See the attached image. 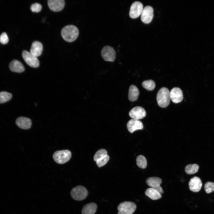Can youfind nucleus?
Instances as JSON below:
<instances>
[{
	"label": "nucleus",
	"mask_w": 214,
	"mask_h": 214,
	"mask_svg": "<svg viewBox=\"0 0 214 214\" xmlns=\"http://www.w3.org/2000/svg\"><path fill=\"white\" fill-rule=\"evenodd\" d=\"M43 51V45L41 42L37 41L33 42L30 50L32 54L37 57L41 55Z\"/></svg>",
	"instance_id": "f3484780"
},
{
	"label": "nucleus",
	"mask_w": 214,
	"mask_h": 214,
	"mask_svg": "<svg viewBox=\"0 0 214 214\" xmlns=\"http://www.w3.org/2000/svg\"><path fill=\"white\" fill-rule=\"evenodd\" d=\"M188 185L189 189L191 191L197 192L201 190L202 186V182L199 177L195 176L190 179Z\"/></svg>",
	"instance_id": "4468645a"
},
{
	"label": "nucleus",
	"mask_w": 214,
	"mask_h": 214,
	"mask_svg": "<svg viewBox=\"0 0 214 214\" xmlns=\"http://www.w3.org/2000/svg\"><path fill=\"white\" fill-rule=\"evenodd\" d=\"M12 97V94L5 91L0 92V103H2L9 101Z\"/></svg>",
	"instance_id": "393cba45"
},
{
	"label": "nucleus",
	"mask_w": 214,
	"mask_h": 214,
	"mask_svg": "<svg viewBox=\"0 0 214 214\" xmlns=\"http://www.w3.org/2000/svg\"><path fill=\"white\" fill-rule=\"evenodd\" d=\"M97 208V205L95 203L87 204L83 206L82 210V214H95Z\"/></svg>",
	"instance_id": "6ab92c4d"
},
{
	"label": "nucleus",
	"mask_w": 214,
	"mask_h": 214,
	"mask_svg": "<svg viewBox=\"0 0 214 214\" xmlns=\"http://www.w3.org/2000/svg\"><path fill=\"white\" fill-rule=\"evenodd\" d=\"M143 10V5L139 1H135L132 4L130 9L129 16L132 18H136L141 14Z\"/></svg>",
	"instance_id": "6e6552de"
},
{
	"label": "nucleus",
	"mask_w": 214,
	"mask_h": 214,
	"mask_svg": "<svg viewBox=\"0 0 214 214\" xmlns=\"http://www.w3.org/2000/svg\"><path fill=\"white\" fill-rule=\"evenodd\" d=\"M136 162L137 166L141 169H145L147 166V160L145 157L142 155H139L137 157Z\"/></svg>",
	"instance_id": "5701e85b"
},
{
	"label": "nucleus",
	"mask_w": 214,
	"mask_h": 214,
	"mask_svg": "<svg viewBox=\"0 0 214 214\" xmlns=\"http://www.w3.org/2000/svg\"><path fill=\"white\" fill-rule=\"evenodd\" d=\"M48 4L49 9L54 12H59L64 8L65 2L64 0H48Z\"/></svg>",
	"instance_id": "ddd939ff"
},
{
	"label": "nucleus",
	"mask_w": 214,
	"mask_h": 214,
	"mask_svg": "<svg viewBox=\"0 0 214 214\" xmlns=\"http://www.w3.org/2000/svg\"><path fill=\"white\" fill-rule=\"evenodd\" d=\"M170 97L171 100L174 103L181 102L183 99L182 91L179 88L175 87L172 88L170 92Z\"/></svg>",
	"instance_id": "f8f14e48"
},
{
	"label": "nucleus",
	"mask_w": 214,
	"mask_h": 214,
	"mask_svg": "<svg viewBox=\"0 0 214 214\" xmlns=\"http://www.w3.org/2000/svg\"><path fill=\"white\" fill-rule=\"evenodd\" d=\"M145 194L153 200H156L161 198V193L157 190L152 188H147L145 192Z\"/></svg>",
	"instance_id": "aec40b11"
},
{
	"label": "nucleus",
	"mask_w": 214,
	"mask_h": 214,
	"mask_svg": "<svg viewBox=\"0 0 214 214\" xmlns=\"http://www.w3.org/2000/svg\"><path fill=\"white\" fill-rule=\"evenodd\" d=\"M72 155L71 152L68 150L57 151L53 154V157L54 161L58 163L62 164L68 162Z\"/></svg>",
	"instance_id": "7ed1b4c3"
},
{
	"label": "nucleus",
	"mask_w": 214,
	"mask_h": 214,
	"mask_svg": "<svg viewBox=\"0 0 214 214\" xmlns=\"http://www.w3.org/2000/svg\"><path fill=\"white\" fill-rule=\"evenodd\" d=\"M42 7L41 5L37 3L32 4L30 7V9L33 12H38L42 9Z\"/></svg>",
	"instance_id": "c85d7f7f"
},
{
	"label": "nucleus",
	"mask_w": 214,
	"mask_h": 214,
	"mask_svg": "<svg viewBox=\"0 0 214 214\" xmlns=\"http://www.w3.org/2000/svg\"><path fill=\"white\" fill-rule=\"evenodd\" d=\"M101 56L103 59L107 61L114 62L116 56L115 51L110 46H106L101 51Z\"/></svg>",
	"instance_id": "0eeeda50"
},
{
	"label": "nucleus",
	"mask_w": 214,
	"mask_h": 214,
	"mask_svg": "<svg viewBox=\"0 0 214 214\" xmlns=\"http://www.w3.org/2000/svg\"><path fill=\"white\" fill-rule=\"evenodd\" d=\"M136 208L135 204L132 202L125 201L120 203L117 207L118 214H133Z\"/></svg>",
	"instance_id": "39448f33"
},
{
	"label": "nucleus",
	"mask_w": 214,
	"mask_h": 214,
	"mask_svg": "<svg viewBox=\"0 0 214 214\" xmlns=\"http://www.w3.org/2000/svg\"><path fill=\"white\" fill-rule=\"evenodd\" d=\"M142 86L149 91H152L155 88V82L152 80L144 81L142 83Z\"/></svg>",
	"instance_id": "b1692460"
},
{
	"label": "nucleus",
	"mask_w": 214,
	"mask_h": 214,
	"mask_svg": "<svg viewBox=\"0 0 214 214\" xmlns=\"http://www.w3.org/2000/svg\"><path fill=\"white\" fill-rule=\"evenodd\" d=\"M127 127L129 132L132 133L137 130H142L143 128L142 123L140 120L131 119L128 121Z\"/></svg>",
	"instance_id": "2eb2a0df"
},
{
	"label": "nucleus",
	"mask_w": 214,
	"mask_h": 214,
	"mask_svg": "<svg viewBox=\"0 0 214 214\" xmlns=\"http://www.w3.org/2000/svg\"><path fill=\"white\" fill-rule=\"evenodd\" d=\"M9 41V39L7 34L4 32L2 33L0 36V42L3 44H5L7 43Z\"/></svg>",
	"instance_id": "c756f323"
},
{
	"label": "nucleus",
	"mask_w": 214,
	"mask_h": 214,
	"mask_svg": "<svg viewBox=\"0 0 214 214\" xmlns=\"http://www.w3.org/2000/svg\"><path fill=\"white\" fill-rule=\"evenodd\" d=\"M9 67L12 71L21 73L25 70V68L22 64L16 60H14L10 63Z\"/></svg>",
	"instance_id": "a211bd4d"
},
{
	"label": "nucleus",
	"mask_w": 214,
	"mask_h": 214,
	"mask_svg": "<svg viewBox=\"0 0 214 214\" xmlns=\"http://www.w3.org/2000/svg\"><path fill=\"white\" fill-rule=\"evenodd\" d=\"M109 159V157L108 155L98 160L96 162L97 166L100 167L105 165Z\"/></svg>",
	"instance_id": "cd10ccee"
},
{
	"label": "nucleus",
	"mask_w": 214,
	"mask_h": 214,
	"mask_svg": "<svg viewBox=\"0 0 214 214\" xmlns=\"http://www.w3.org/2000/svg\"><path fill=\"white\" fill-rule=\"evenodd\" d=\"M129 114L130 117L132 119L139 120L144 118L146 115V113L143 108L137 106L132 109Z\"/></svg>",
	"instance_id": "9b49d317"
},
{
	"label": "nucleus",
	"mask_w": 214,
	"mask_h": 214,
	"mask_svg": "<svg viewBox=\"0 0 214 214\" xmlns=\"http://www.w3.org/2000/svg\"><path fill=\"white\" fill-rule=\"evenodd\" d=\"M22 56L26 63L30 67L37 68L39 66L40 62L37 57L30 52L24 50L22 52Z\"/></svg>",
	"instance_id": "423d86ee"
},
{
	"label": "nucleus",
	"mask_w": 214,
	"mask_h": 214,
	"mask_svg": "<svg viewBox=\"0 0 214 214\" xmlns=\"http://www.w3.org/2000/svg\"><path fill=\"white\" fill-rule=\"evenodd\" d=\"M204 189L207 193H210L214 191V182H207L204 185Z\"/></svg>",
	"instance_id": "bb28decb"
},
{
	"label": "nucleus",
	"mask_w": 214,
	"mask_h": 214,
	"mask_svg": "<svg viewBox=\"0 0 214 214\" xmlns=\"http://www.w3.org/2000/svg\"><path fill=\"white\" fill-rule=\"evenodd\" d=\"M107 155V151L104 149H101L97 151L94 156V160L96 162Z\"/></svg>",
	"instance_id": "a878e982"
},
{
	"label": "nucleus",
	"mask_w": 214,
	"mask_h": 214,
	"mask_svg": "<svg viewBox=\"0 0 214 214\" xmlns=\"http://www.w3.org/2000/svg\"><path fill=\"white\" fill-rule=\"evenodd\" d=\"M199 168V166L196 164H189L185 166V171L188 174H194L198 172Z\"/></svg>",
	"instance_id": "4be33fe9"
},
{
	"label": "nucleus",
	"mask_w": 214,
	"mask_h": 214,
	"mask_svg": "<svg viewBox=\"0 0 214 214\" xmlns=\"http://www.w3.org/2000/svg\"><path fill=\"white\" fill-rule=\"evenodd\" d=\"M153 17V10L152 7L147 6L144 7L141 13V20L146 24L150 23Z\"/></svg>",
	"instance_id": "1a4fd4ad"
},
{
	"label": "nucleus",
	"mask_w": 214,
	"mask_h": 214,
	"mask_svg": "<svg viewBox=\"0 0 214 214\" xmlns=\"http://www.w3.org/2000/svg\"><path fill=\"white\" fill-rule=\"evenodd\" d=\"M16 125L20 128L23 129H28L32 125V122L29 118L21 117H18L16 120Z\"/></svg>",
	"instance_id": "dca6fc26"
},
{
	"label": "nucleus",
	"mask_w": 214,
	"mask_h": 214,
	"mask_svg": "<svg viewBox=\"0 0 214 214\" xmlns=\"http://www.w3.org/2000/svg\"><path fill=\"white\" fill-rule=\"evenodd\" d=\"M146 182L149 186L155 189L161 193H163L164 191L160 185L162 182V180L159 177H151L147 178Z\"/></svg>",
	"instance_id": "9d476101"
},
{
	"label": "nucleus",
	"mask_w": 214,
	"mask_h": 214,
	"mask_svg": "<svg viewBox=\"0 0 214 214\" xmlns=\"http://www.w3.org/2000/svg\"><path fill=\"white\" fill-rule=\"evenodd\" d=\"M139 94V92L138 88L134 85H131L129 88L128 98L131 101L136 100Z\"/></svg>",
	"instance_id": "412c9836"
},
{
	"label": "nucleus",
	"mask_w": 214,
	"mask_h": 214,
	"mask_svg": "<svg viewBox=\"0 0 214 214\" xmlns=\"http://www.w3.org/2000/svg\"><path fill=\"white\" fill-rule=\"evenodd\" d=\"M61 34L62 38L65 41L71 42L74 41L78 37L79 31L76 26L68 25L62 28Z\"/></svg>",
	"instance_id": "f257e3e1"
},
{
	"label": "nucleus",
	"mask_w": 214,
	"mask_h": 214,
	"mask_svg": "<svg viewBox=\"0 0 214 214\" xmlns=\"http://www.w3.org/2000/svg\"><path fill=\"white\" fill-rule=\"evenodd\" d=\"M156 99L160 107L163 108L167 107L170 100V92L168 89L165 87L161 88L157 93Z\"/></svg>",
	"instance_id": "f03ea898"
},
{
	"label": "nucleus",
	"mask_w": 214,
	"mask_h": 214,
	"mask_svg": "<svg viewBox=\"0 0 214 214\" xmlns=\"http://www.w3.org/2000/svg\"><path fill=\"white\" fill-rule=\"evenodd\" d=\"M88 194L87 189L81 185H78L73 188L70 192L72 197L77 201H81L85 199Z\"/></svg>",
	"instance_id": "20e7f679"
}]
</instances>
